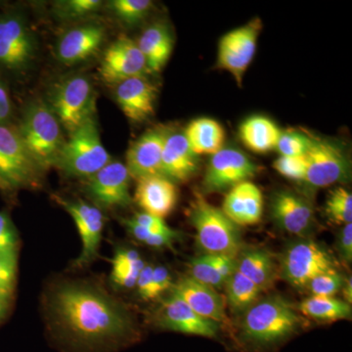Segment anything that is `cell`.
I'll use <instances>...</instances> for the list:
<instances>
[{
	"label": "cell",
	"mask_w": 352,
	"mask_h": 352,
	"mask_svg": "<svg viewBox=\"0 0 352 352\" xmlns=\"http://www.w3.org/2000/svg\"><path fill=\"white\" fill-rule=\"evenodd\" d=\"M58 337L82 351L113 349L136 338L129 310L94 285L74 282L57 287L48 302Z\"/></svg>",
	"instance_id": "1"
},
{
	"label": "cell",
	"mask_w": 352,
	"mask_h": 352,
	"mask_svg": "<svg viewBox=\"0 0 352 352\" xmlns=\"http://www.w3.org/2000/svg\"><path fill=\"white\" fill-rule=\"evenodd\" d=\"M300 325V316L288 300L281 296H270L245 312L239 342L245 351H272L293 337Z\"/></svg>",
	"instance_id": "2"
},
{
	"label": "cell",
	"mask_w": 352,
	"mask_h": 352,
	"mask_svg": "<svg viewBox=\"0 0 352 352\" xmlns=\"http://www.w3.org/2000/svg\"><path fill=\"white\" fill-rule=\"evenodd\" d=\"M62 127L45 102L28 104L18 127L21 139L39 170L56 166L65 143Z\"/></svg>",
	"instance_id": "3"
},
{
	"label": "cell",
	"mask_w": 352,
	"mask_h": 352,
	"mask_svg": "<svg viewBox=\"0 0 352 352\" xmlns=\"http://www.w3.org/2000/svg\"><path fill=\"white\" fill-rule=\"evenodd\" d=\"M189 217L195 228L197 242L205 254L237 258L242 247L240 226L220 208L208 203L201 193H196Z\"/></svg>",
	"instance_id": "4"
},
{
	"label": "cell",
	"mask_w": 352,
	"mask_h": 352,
	"mask_svg": "<svg viewBox=\"0 0 352 352\" xmlns=\"http://www.w3.org/2000/svg\"><path fill=\"white\" fill-rule=\"evenodd\" d=\"M111 161L102 143L94 115L65 140L56 166L67 175L88 179Z\"/></svg>",
	"instance_id": "5"
},
{
	"label": "cell",
	"mask_w": 352,
	"mask_h": 352,
	"mask_svg": "<svg viewBox=\"0 0 352 352\" xmlns=\"http://www.w3.org/2000/svg\"><path fill=\"white\" fill-rule=\"evenodd\" d=\"M48 106L69 134L95 115L91 82L85 76L65 78L51 90Z\"/></svg>",
	"instance_id": "6"
},
{
	"label": "cell",
	"mask_w": 352,
	"mask_h": 352,
	"mask_svg": "<svg viewBox=\"0 0 352 352\" xmlns=\"http://www.w3.org/2000/svg\"><path fill=\"white\" fill-rule=\"evenodd\" d=\"M41 173L18 129L0 124V187L15 190L38 186Z\"/></svg>",
	"instance_id": "7"
},
{
	"label": "cell",
	"mask_w": 352,
	"mask_h": 352,
	"mask_svg": "<svg viewBox=\"0 0 352 352\" xmlns=\"http://www.w3.org/2000/svg\"><path fill=\"white\" fill-rule=\"evenodd\" d=\"M337 261L327 249L311 240L293 243L282 254L281 274L293 288L307 289L314 278L338 270Z\"/></svg>",
	"instance_id": "8"
},
{
	"label": "cell",
	"mask_w": 352,
	"mask_h": 352,
	"mask_svg": "<svg viewBox=\"0 0 352 352\" xmlns=\"http://www.w3.org/2000/svg\"><path fill=\"white\" fill-rule=\"evenodd\" d=\"M305 182L316 188L346 182L351 176V162L346 150L330 139L310 136Z\"/></svg>",
	"instance_id": "9"
},
{
	"label": "cell",
	"mask_w": 352,
	"mask_h": 352,
	"mask_svg": "<svg viewBox=\"0 0 352 352\" xmlns=\"http://www.w3.org/2000/svg\"><path fill=\"white\" fill-rule=\"evenodd\" d=\"M261 30L263 22L259 18H254L220 38L217 46V68L230 74L238 85H242L245 72L256 55Z\"/></svg>",
	"instance_id": "10"
},
{
	"label": "cell",
	"mask_w": 352,
	"mask_h": 352,
	"mask_svg": "<svg viewBox=\"0 0 352 352\" xmlns=\"http://www.w3.org/2000/svg\"><path fill=\"white\" fill-rule=\"evenodd\" d=\"M36 43L27 21L18 13L0 15V67L25 71L36 55Z\"/></svg>",
	"instance_id": "11"
},
{
	"label": "cell",
	"mask_w": 352,
	"mask_h": 352,
	"mask_svg": "<svg viewBox=\"0 0 352 352\" xmlns=\"http://www.w3.org/2000/svg\"><path fill=\"white\" fill-rule=\"evenodd\" d=\"M258 166L244 152L234 147H223L210 157L203 179L208 193L230 190L258 173Z\"/></svg>",
	"instance_id": "12"
},
{
	"label": "cell",
	"mask_w": 352,
	"mask_h": 352,
	"mask_svg": "<svg viewBox=\"0 0 352 352\" xmlns=\"http://www.w3.org/2000/svg\"><path fill=\"white\" fill-rule=\"evenodd\" d=\"M99 73L106 82L118 85L129 78L146 76L149 72L138 43L122 36L106 50Z\"/></svg>",
	"instance_id": "13"
},
{
	"label": "cell",
	"mask_w": 352,
	"mask_h": 352,
	"mask_svg": "<svg viewBox=\"0 0 352 352\" xmlns=\"http://www.w3.org/2000/svg\"><path fill=\"white\" fill-rule=\"evenodd\" d=\"M131 175L124 164L111 161L98 173L88 178L87 192L102 208H124L131 205Z\"/></svg>",
	"instance_id": "14"
},
{
	"label": "cell",
	"mask_w": 352,
	"mask_h": 352,
	"mask_svg": "<svg viewBox=\"0 0 352 352\" xmlns=\"http://www.w3.org/2000/svg\"><path fill=\"white\" fill-rule=\"evenodd\" d=\"M157 322L161 328L185 335L215 339L219 333V323L197 314L175 294L162 302Z\"/></svg>",
	"instance_id": "15"
},
{
	"label": "cell",
	"mask_w": 352,
	"mask_h": 352,
	"mask_svg": "<svg viewBox=\"0 0 352 352\" xmlns=\"http://www.w3.org/2000/svg\"><path fill=\"white\" fill-rule=\"evenodd\" d=\"M168 131L166 127H155L132 143L126 153V164L131 178L139 180L149 176L163 175L162 155Z\"/></svg>",
	"instance_id": "16"
},
{
	"label": "cell",
	"mask_w": 352,
	"mask_h": 352,
	"mask_svg": "<svg viewBox=\"0 0 352 352\" xmlns=\"http://www.w3.org/2000/svg\"><path fill=\"white\" fill-rule=\"evenodd\" d=\"M63 207L75 221L82 240V249L76 258L78 267L88 265L99 256V249L104 228L103 214L98 208L85 201H62Z\"/></svg>",
	"instance_id": "17"
},
{
	"label": "cell",
	"mask_w": 352,
	"mask_h": 352,
	"mask_svg": "<svg viewBox=\"0 0 352 352\" xmlns=\"http://www.w3.org/2000/svg\"><path fill=\"white\" fill-rule=\"evenodd\" d=\"M157 92L146 76H136L116 85L115 97L127 119L143 122L154 116Z\"/></svg>",
	"instance_id": "18"
},
{
	"label": "cell",
	"mask_w": 352,
	"mask_h": 352,
	"mask_svg": "<svg viewBox=\"0 0 352 352\" xmlns=\"http://www.w3.org/2000/svg\"><path fill=\"white\" fill-rule=\"evenodd\" d=\"M271 214L280 228L293 235L305 236L314 226L311 206L294 192L280 191L275 194Z\"/></svg>",
	"instance_id": "19"
},
{
	"label": "cell",
	"mask_w": 352,
	"mask_h": 352,
	"mask_svg": "<svg viewBox=\"0 0 352 352\" xmlns=\"http://www.w3.org/2000/svg\"><path fill=\"white\" fill-rule=\"evenodd\" d=\"M171 289L173 294L204 318L219 324L226 321V305L217 289L199 283L189 276L180 278Z\"/></svg>",
	"instance_id": "20"
},
{
	"label": "cell",
	"mask_w": 352,
	"mask_h": 352,
	"mask_svg": "<svg viewBox=\"0 0 352 352\" xmlns=\"http://www.w3.org/2000/svg\"><path fill=\"white\" fill-rule=\"evenodd\" d=\"M105 38V30L100 25H78L65 32L57 43L56 54L62 63H80L94 56Z\"/></svg>",
	"instance_id": "21"
},
{
	"label": "cell",
	"mask_w": 352,
	"mask_h": 352,
	"mask_svg": "<svg viewBox=\"0 0 352 352\" xmlns=\"http://www.w3.org/2000/svg\"><path fill=\"white\" fill-rule=\"evenodd\" d=\"M134 200L143 208V212L164 219L173 212L177 204V187L163 175L141 178L138 180Z\"/></svg>",
	"instance_id": "22"
},
{
	"label": "cell",
	"mask_w": 352,
	"mask_h": 352,
	"mask_svg": "<svg viewBox=\"0 0 352 352\" xmlns=\"http://www.w3.org/2000/svg\"><path fill=\"white\" fill-rule=\"evenodd\" d=\"M221 210L238 226H254L263 217V193L250 180L239 183L226 194Z\"/></svg>",
	"instance_id": "23"
},
{
	"label": "cell",
	"mask_w": 352,
	"mask_h": 352,
	"mask_svg": "<svg viewBox=\"0 0 352 352\" xmlns=\"http://www.w3.org/2000/svg\"><path fill=\"white\" fill-rule=\"evenodd\" d=\"M198 170V157L190 150L183 132L168 131L162 155V173L173 182H188Z\"/></svg>",
	"instance_id": "24"
},
{
	"label": "cell",
	"mask_w": 352,
	"mask_h": 352,
	"mask_svg": "<svg viewBox=\"0 0 352 352\" xmlns=\"http://www.w3.org/2000/svg\"><path fill=\"white\" fill-rule=\"evenodd\" d=\"M173 34L166 25H151L141 34L138 45L149 73H159L168 63L173 50Z\"/></svg>",
	"instance_id": "25"
},
{
	"label": "cell",
	"mask_w": 352,
	"mask_h": 352,
	"mask_svg": "<svg viewBox=\"0 0 352 352\" xmlns=\"http://www.w3.org/2000/svg\"><path fill=\"white\" fill-rule=\"evenodd\" d=\"M190 150L197 157L214 155L224 147L226 131L217 120L199 118L189 122L183 131Z\"/></svg>",
	"instance_id": "26"
},
{
	"label": "cell",
	"mask_w": 352,
	"mask_h": 352,
	"mask_svg": "<svg viewBox=\"0 0 352 352\" xmlns=\"http://www.w3.org/2000/svg\"><path fill=\"white\" fill-rule=\"evenodd\" d=\"M282 131L279 126L264 116H252L239 127V138L248 149L264 154L276 149Z\"/></svg>",
	"instance_id": "27"
},
{
	"label": "cell",
	"mask_w": 352,
	"mask_h": 352,
	"mask_svg": "<svg viewBox=\"0 0 352 352\" xmlns=\"http://www.w3.org/2000/svg\"><path fill=\"white\" fill-rule=\"evenodd\" d=\"M237 270L256 284L261 292L272 286L276 273L270 254L263 250L242 252L237 258Z\"/></svg>",
	"instance_id": "28"
},
{
	"label": "cell",
	"mask_w": 352,
	"mask_h": 352,
	"mask_svg": "<svg viewBox=\"0 0 352 352\" xmlns=\"http://www.w3.org/2000/svg\"><path fill=\"white\" fill-rule=\"evenodd\" d=\"M298 310L308 318L323 323L344 320L351 316V305L333 296H310L302 300Z\"/></svg>",
	"instance_id": "29"
},
{
	"label": "cell",
	"mask_w": 352,
	"mask_h": 352,
	"mask_svg": "<svg viewBox=\"0 0 352 352\" xmlns=\"http://www.w3.org/2000/svg\"><path fill=\"white\" fill-rule=\"evenodd\" d=\"M226 288L227 303L235 314L247 312L258 302L261 293V289L256 284L238 270L227 280Z\"/></svg>",
	"instance_id": "30"
},
{
	"label": "cell",
	"mask_w": 352,
	"mask_h": 352,
	"mask_svg": "<svg viewBox=\"0 0 352 352\" xmlns=\"http://www.w3.org/2000/svg\"><path fill=\"white\" fill-rule=\"evenodd\" d=\"M326 217L333 224L346 226L351 223L352 195L344 187H337L329 194L325 205Z\"/></svg>",
	"instance_id": "31"
},
{
	"label": "cell",
	"mask_w": 352,
	"mask_h": 352,
	"mask_svg": "<svg viewBox=\"0 0 352 352\" xmlns=\"http://www.w3.org/2000/svg\"><path fill=\"white\" fill-rule=\"evenodd\" d=\"M152 6L150 0H113L108 4L116 18L127 25H138L145 19Z\"/></svg>",
	"instance_id": "32"
},
{
	"label": "cell",
	"mask_w": 352,
	"mask_h": 352,
	"mask_svg": "<svg viewBox=\"0 0 352 352\" xmlns=\"http://www.w3.org/2000/svg\"><path fill=\"white\" fill-rule=\"evenodd\" d=\"M100 0H66L55 4L54 13L59 19L73 21L87 17L99 10Z\"/></svg>",
	"instance_id": "33"
},
{
	"label": "cell",
	"mask_w": 352,
	"mask_h": 352,
	"mask_svg": "<svg viewBox=\"0 0 352 352\" xmlns=\"http://www.w3.org/2000/svg\"><path fill=\"white\" fill-rule=\"evenodd\" d=\"M189 271V277L199 282V283L212 287L215 289L226 286V280L215 270L214 264H212L208 254H204L200 258H194L190 263Z\"/></svg>",
	"instance_id": "34"
},
{
	"label": "cell",
	"mask_w": 352,
	"mask_h": 352,
	"mask_svg": "<svg viewBox=\"0 0 352 352\" xmlns=\"http://www.w3.org/2000/svg\"><path fill=\"white\" fill-rule=\"evenodd\" d=\"M310 135L296 131H282L276 149L280 156H305L309 149Z\"/></svg>",
	"instance_id": "35"
},
{
	"label": "cell",
	"mask_w": 352,
	"mask_h": 352,
	"mask_svg": "<svg viewBox=\"0 0 352 352\" xmlns=\"http://www.w3.org/2000/svg\"><path fill=\"white\" fill-rule=\"evenodd\" d=\"M346 278L340 274L339 270L328 271L314 278L307 289L312 296H333L342 291Z\"/></svg>",
	"instance_id": "36"
},
{
	"label": "cell",
	"mask_w": 352,
	"mask_h": 352,
	"mask_svg": "<svg viewBox=\"0 0 352 352\" xmlns=\"http://www.w3.org/2000/svg\"><path fill=\"white\" fill-rule=\"evenodd\" d=\"M124 223L136 240H138L139 242L144 243V244L150 245V247L171 248L173 247V242L177 239V238L173 237V236L147 230V229L143 228L142 226H138L135 222L132 221L131 219L124 220Z\"/></svg>",
	"instance_id": "37"
},
{
	"label": "cell",
	"mask_w": 352,
	"mask_h": 352,
	"mask_svg": "<svg viewBox=\"0 0 352 352\" xmlns=\"http://www.w3.org/2000/svg\"><path fill=\"white\" fill-rule=\"evenodd\" d=\"M275 170L292 180H303L307 175V157L280 156L273 164Z\"/></svg>",
	"instance_id": "38"
},
{
	"label": "cell",
	"mask_w": 352,
	"mask_h": 352,
	"mask_svg": "<svg viewBox=\"0 0 352 352\" xmlns=\"http://www.w3.org/2000/svg\"><path fill=\"white\" fill-rule=\"evenodd\" d=\"M112 265V271H122L139 275L146 264L138 252L119 248L113 256Z\"/></svg>",
	"instance_id": "39"
},
{
	"label": "cell",
	"mask_w": 352,
	"mask_h": 352,
	"mask_svg": "<svg viewBox=\"0 0 352 352\" xmlns=\"http://www.w3.org/2000/svg\"><path fill=\"white\" fill-rule=\"evenodd\" d=\"M17 275V254L0 252V292L13 295Z\"/></svg>",
	"instance_id": "40"
},
{
	"label": "cell",
	"mask_w": 352,
	"mask_h": 352,
	"mask_svg": "<svg viewBox=\"0 0 352 352\" xmlns=\"http://www.w3.org/2000/svg\"><path fill=\"white\" fill-rule=\"evenodd\" d=\"M18 235L10 217L0 212V252L17 254Z\"/></svg>",
	"instance_id": "41"
},
{
	"label": "cell",
	"mask_w": 352,
	"mask_h": 352,
	"mask_svg": "<svg viewBox=\"0 0 352 352\" xmlns=\"http://www.w3.org/2000/svg\"><path fill=\"white\" fill-rule=\"evenodd\" d=\"M132 221L135 222L138 226H142L147 230L153 231V232L166 234V235L173 236L178 238L179 233L173 230L168 224L164 222L163 219L155 217V215L146 214V212H139L131 219Z\"/></svg>",
	"instance_id": "42"
},
{
	"label": "cell",
	"mask_w": 352,
	"mask_h": 352,
	"mask_svg": "<svg viewBox=\"0 0 352 352\" xmlns=\"http://www.w3.org/2000/svg\"><path fill=\"white\" fill-rule=\"evenodd\" d=\"M173 282L170 271L164 266H157L153 270L152 296L153 300L163 295L164 292L173 288Z\"/></svg>",
	"instance_id": "43"
},
{
	"label": "cell",
	"mask_w": 352,
	"mask_h": 352,
	"mask_svg": "<svg viewBox=\"0 0 352 352\" xmlns=\"http://www.w3.org/2000/svg\"><path fill=\"white\" fill-rule=\"evenodd\" d=\"M153 270L151 265H145L139 274L136 286L138 287V295L142 300H152V284H153Z\"/></svg>",
	"instance_id": "44"
},
{
	"label": "cell",
	"mask_w": 352,
	"mask_h": 352,
	"mask_svg": "<svg viewBox=\"0 0 352 352\" xmlns=\"http://www.w3.org/2000/svg\"><path fill=\"white\" fill-rule=\"evenodd\" d=\"M208 256H210L215 270L226 280V282L237 270V258L226 256H210V254Z\"/></svg>",
	"instance_id": "45"
},
{
	"label": "cell",
	"mask_w": 352,
	"mask_h": 352,
	"mask_svg": "<svg viewBox=\"0 0 352 352\" xmlns=\"http://www.w3.org/2000/svg\"><path fill=\"white\" fill-rule=\"evenodd\" d=\"M340 256L346 263L352 261V224H346L340 232L339 243H338Z\"/></svg>",
	"instance_id": "46"
},
{
	"label": "cell",
	"mask_w": 352,
	"mask_h": 352,
	"mask_svg": "<svg viewBox=\"0 0 352 352\" xmlns=\"http://www.w3.org/2000/svg\"><path fill=\"white\" fill-rule=\"evenodd\" d=\"M12 115V103L10 95L3 82L0 80V124H7Z\"/></svg>",
	"instance_id": "47"
},
{
	"label": "cell",
	"mask_w": 352,
	"mask_h": 352,
	"mask_svg": "<svg viewBox=\"0 0 352 352\" xmlns=\"http://www.w3.org/2000/svg\"><path fill=\"white\" fill-rule=\"evenodd\" d=\"M11 296L12 295L0 292V323L6 318L9 310H10L11 302H12Z\"/></svg>",
	"instance_id": "48"
},
{
	"label": "cell",
	"mask_w": 352,
	"mask_h": 352,
	"mask_svg": "<svg viewBox=\"0 0 352 352\" xmlns=\"http://www.w3.org/2000/svg\"><path fill=\"white\" fill-rule=\"evenodd\" d=\"M344 294V302L351 305L352 303V280L351 278H347L344 281V286L342 289Z\"/></svg>",
	"instance_id": "49"
}]
</instances>
